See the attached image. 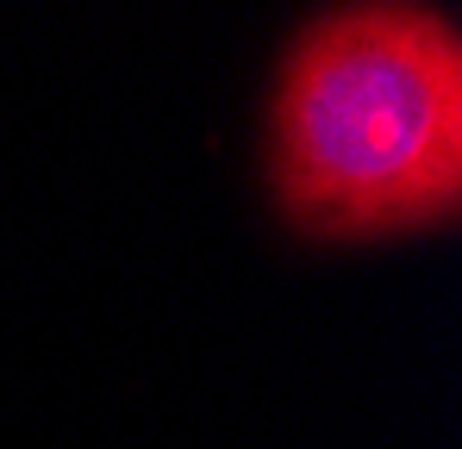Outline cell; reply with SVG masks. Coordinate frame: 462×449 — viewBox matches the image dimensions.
<instances>
[{
    "label": "cell",
    "mask_w": 462,
    "mask_h": 449,
    "mask_svg": "<svg viewBox=\"0 0 462 449\" xmlns=\"http://www.w3.org/2000/svg\"><path fill=\"white\" fill-rule=\"evenodd\" d=\"M269 194L307 237H387L462 206V32L438 6H331L269 94Z\"/></svg>",
    "instance_id": "obj_1"
}]
</instances>
